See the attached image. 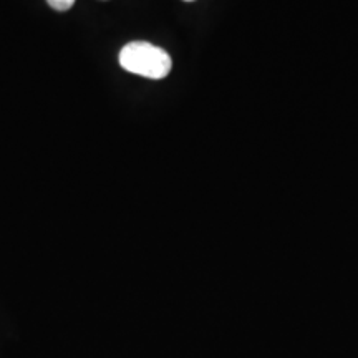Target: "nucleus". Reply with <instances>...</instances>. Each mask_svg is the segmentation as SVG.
Here are the masks:
<instances>
[{"mask_svg": "<svg viewBox=\"0 0 358 358\" xmlns=\"http://www.w3.org/2000/svg\"><path fill=\"white\" fill-rule=\"evenodd\" d=\"M120 65L129 73L161 80L173 69V60L163 48L148 42L127 43L120 52Z\"/></svg>", "mask_w": 358, "mask_h": 358, "instance_id": "1", "label": "nucleus"}, {"mask_svg": "<svg viewBox=\"0 0 358 358\" xmlns=\"http://www.w3.org/2000/svg\"><path fill=\"white\" fill-rule=\"evenodd\" d=\"M48 6H50L52 8H55V10L58 12H65L69 10V8H71V6L75 3V0H47Z\"/></svg>", "mask_w": 358, "mask_h": 358, "instance_id": "2", "label": "nucleus"}, {"mask_svg": "<svg viewBox=\"0 0 358 358\" xmlns=\"http://www.w3.org/2000/svg\"><path fill=\"white\" fill-rule=\"evenodd\" d=\"M186 2H192V0H186Z\"/></svg>", "mask_w": 358, "mask_h": 358, "instance_id": "3", "label": "nucleus"}]
</instances>
